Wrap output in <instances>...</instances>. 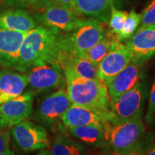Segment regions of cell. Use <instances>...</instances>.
<instances>
[{"mask_svg": "<svg viewBox=\"0 0 155 155\" xmlns=\"http://www.w3.org/2000/svg\"><path fill=\"white\" fill-rule=\"evenodd\" d=\"M59 33L40 25L25 37L19 52L17 71L25 73L31 67L58 61Z\"/></svg>", "mask_w": 155, "mask_h": 155, "instance_id": "obj_1", "label": "cell"}, {"mask_svg": "<svg viewBox=\"0 0 155 155\" xmlns=\"http://www.w3.org/2000/svg\"><path fill=\"white\" fill-rule=\"evenodd\" d=\"M66 92L71 104L109 115L110 98L106 85L99 78H83L63 71Z\"/></svg>", "mask_w": 155, "mask_h": 155, "instance_id": "obj_2", "label": "cell"}, {"mask_svg": "<svg viewBox=\"0 0 155 155\" xmlns=\"http://www.w3.org/2000/svg\"><path fill=\"white\" fill-rule=\"evenodd\" d=\"M154 140V136L147 134L141 117L121 124L111 125L108 131V146L114 152L143 154Z\"/></svg>", "mask_w": 155, "mask_h": 155, "instance_id": "obj_3", "label": "cell"}, {"mask_svg": "<svg viewBox=\"0 0 155 155\" xmlns=\"http://www.w3.org/2000/svg\"><path fill=\"white\" fill-rule=\"evenodd\" d=\"M105 22L99 19H82L73 30L59 33L60 50L83 53L91 48L106 35Z\"/></svg>", "mask_w": 155, "mask_h": 155, "instance_id": "obj_4", "label": "cell"}, {"mask_svg": "<svg viewBox=\"0 0 155 155\" xmlns=\"http://www.w3.org/2000/svg\"><path fill=\"white\" fill-rule=\"evenodd\" d=\"M147 96V86L141 81L124 94L110 100L108 121L111 125L141 117Z\"/></svg>", "mask_w": 155, "mask_h": 155, "instance_id": "obj_5", "label": "cell"}, {"mask_svg": "<svg viewBox=\"0 0 155 155\" xmlns=\"http://www.w3.org/2000/svg\"><path fill=\"white\" fill-rule=\"evenodd\" d=\"M71 104L66 90L60 88L44 98L30 118L45 127L55 129L61 125L62 116Z\"/></svg>", "mask_w": 155, "mask_h": 155, "instance_id": "obj_6", "label": "cell"}, {"mask_svg": "<svg viewBox=\"0 0 155 155\" xmlns=\"http://www.w3.org/2000/svg\"><path fill=\"white\" fill-rule=\"evenodd\" d=\"M35 12L34 17L36 21L58 33L73 30L82 21L73 12L50 0H47L41 8Z\"/></svg>", "mask_w": 155, "mask_h": 155, "instance_id": "obj_7", "label": "cell"}, {"mask_svg": "<svg viewBox=\"0 0 155 155\" xmlns=\"http://www.w3.org/2000/svg\"><path fill=\"white\" fill-rule=\"evenodd\" d=\"M25 73L28 86L34 95L63 88L65 83L63 68L58 61L31 67Z\"/></svg>", "mask_w": 155, "mask_h": 155, "instance_id": "obj_8", "label": "cell"}, {"mask_svg": "<svg viewBox=\"0 0 155 155\" xmlns=\"http://www.w3.org/2000/svg\"><path fill=\"white\" fill-rule=\"evenodd\" d=\"M10 134L17 148L25 152L43 150L50 145L47 130L42 126L27 120L12 127Z\"/></svg>", "mask_w": 155, "mask_h": 155, "instance_id": "obj_9", "label": "cell"}, {"mask_svg": "<svg viewBox=\"0 0 155 155\" xmlns=\"http://www.w3.org/2000/svg\"><path fill=\"white\" fill-rule=\"evenodd\" d=\"M132 59L133 56L125 45L114 40L108 53L97 65V76L107 86Z\"/></svg>", "mask_w": 155, "mask_h": 155, "instance_id": "obj_10", "label": "cell"}, {"mask_svg": "<svg viewBox=\"0 0 155 155\" xmlns=\"http://www.w3.org/2000/svg\"><path fill=\"white\" fill-rule=\"evenodd\" d=\"M144 62L132 59L107 85L110 100L121 96L142 81Z\"/></svg>", "mask_w": 155, "mask_h": 155, "instance_id": "obj_11", "label": "cell"}, {"mask_svg": "<svg viewBox=\"0 0 155 155\" xmlns=\"http://www.w3.org/2000/svg\"><path fill=\"white\" fill-rule=\"evenodd\" d=\"M109 115L96 110L71 104L61 118L59 129L90 124L109 127Z\"/></svg>", "mask_w": 155, "mask_h": 155, "instance_id": "obj_12", "label": "cell"}, {"mask_svg": "<svg viewBox=\"0 0 155 155\" xmlns=\"http://www.w3.org/2000/svg\"><path fill=\"white\" fill-rule=\"evenodd\" d=\"M124 45L133 59L146 63L155 55V25L139 28Z\"/></svg>", "mask_w": 155, "mask_h": 155, "instance_id": "obj_13", "label": "cell"}, {"mask_svg": "<svg viewBox=\"0 0 155 155\" xmlns=\"http://www.w3.org/2000/svg\"><path fill=\"white\" fill-rule=\"evenodd\" d=\"M33 101L34 94L29 91L0 105V114L9 127L30 117L33 111Z\"/></svg>", "mask_w": 155, "mask_h": 155, "instance_id": "obj_14", "label": "cell"}, {"mask_svg": "<svg viewBox=\"0 0 155 155\" xmlns=\"http://www.w3.org/2000/svg\"><path fill=\"white\" fill-rule=\"evenodd\" d=\"M58 62L63 71H68L83 78H98L97 65L88 60L84 53L60 50Z\"/></svg>", "mask_w": 155, "mask_h": 155, "instance_id": "obj_15", "label": "cell"}, {"mask_svg": "<svg viewBox=\"0 0 155 155\" xmlns=\"http://www.w3.org/2000/svg\"><path fill=\"white\" fill-rule=\"evenodd\" d=\"M28 33L0 29V66L17 70L19 49Z\"/></svg>", "mask_w": 155, "mask_h": 155, "instance_id": "obj_16", "label": "cell"}, {"mask_svg": "<svg viewBox=\"0 0 155 155\" xmlns=\"http://www.w3.org/2000/svg\"><path fill=\"white\" fill-rule=\"evenodd\" d=\"M110 127L90 124L62 129L61 130L65 131L71 137L87 147L104 148L108 147V131Z\"/></svg>", "mask_w": 155, "mask_h": 155, "instance_id": "obj_17", "label": "cell"}, {"mask_svg": "<svg viewBox=\"0 0 155 155\" xmlns=\"http://www.w3.org/2000/svg\"><path fill=\"white\" fill-rule=\"evenodd\" d=\"M28 84L26 74L0 70V105L23 94Z\"/></svg>", "mask_w": 155, "mask_h": 155, "instance_id": "obj_18", "label": "cell"}, {"mask_svg": "<svg viewBox=\"0 0 155 155\" xmlns=\"http://www.w3.org/2000/svg\"><path fill=\"white\" fill-rule=\"evenodd\" d=\"M37 26V21L22 9H7L0 12V29L29 32Z\"/></svg>", "mask_w": 155, "mask_h": 155, "instance_id": "obj_19", "label": "cell"}, {"mask_svg": "<svg viewBox=\"0 0 155 155\" xmlns=\"http://www.w3.org/2000/svg\"><path fill=\"white\" fill-rule=\"evenodd\" d=\"M119 0H75V10L91 18L108 23L111 10Z\"/></svg>", "mask_w": 155, "mask_h": 155, "instance_id": "obj_20", "label": "cell"}, {"mask_svg": "<svg viewBox=\"0 0 155 155\" xmlns=\"http://www.w3.org/2000/svg\"><path fill=\"white\" fill-rule=\"evenodd\" d=\"M48 147L52 155H91L88 147L71 138L63 131L54 137Z\"/></svg>", "mask_w": 155, "mask_h": 155, "instance_id": "obj_21", "label": "cell"}, {"mask_svg": "<svg viewBox=\"0 0 155 155\" xmlns=\"http://www.w3.org/2000/svg\"><path fill=\"white\" fill-rule=\"evenodd\" d=\"M114 40H116V37L106 32V35L99 42L83 53L88 60L97 65L108 53Z\"/></svg>", "mask_w": 155, "mask_h": 155, "instance_id": "obj_22", "label": "cell"}, {"mask_svg": "<svg viewBox=\"0 0 155 155\" xmlns=\"http://www.w3.org/2000/svg\"><path fill=\"white\" fill-rule=\"evenodd\" d=\"M141 22V14H138L134 10L128 13L124 25L121 33L118 36L117 40L120 42L126 41L134 34L139 27Z\"/></svg>", "mask_w": 155, "mask_h": 155, "instance_id": "obj_23", "label": "cell"}, {"mask_svg": "<svg viewBox=\"0 0 155 155\" xmlns=\"http://www.w3.org/2000/svg\"><path fill=\"white\" fill-rule=\"evenodd\" d=\"M127 14L128 13L126 12L119 10L116 7L112 9L111 17L108 22V30L107 32L115 36L116 40L124 28Z\"/></svg>", "mask_w": 155, "mask_h": 155, "instance_id": "obj_24", "label": "cell"}, {"mask_svg": "<svg viewBox=\"0 0 155 155\" xmlns=\"http://www.w3.org/2000/svg\"><path fill=\"white\" fill-rule=\"evenodd\" d=\"M47 0H5V4L19 9H29L36 11L41 8Z\"/></svg>", "mask_w": 155, "mask_h": 155, "instance_id": "obj_25", "label": "cell"}, {"mask_svg": "<svg viewBox=\"0 0 155 155\" xmlns=\"http://www.w3.org/2000/svg\"><path fill=\"white\" fill-rule=\"evenodd\" d=\"M145 122L149 127L155 126V80L150 93L148 108L145 115Z\"/></svg>", "mask_w": 155, "mask_h": 155, "instance_id": "obj_26", "label": "cell"}, {"mask_svg": "<svg viewBox=\"0 0 155 155\" xmlns=\"http://www.w3.org/2000/svg\"><path fill=\"white\" fill-rule=\"evenodd\" d=\"M152 25H155V0H152L143 10L141 14V22L139 28Z\"/></svg>", "mask_w": 155, "mask_h": 155, "instance_id": "obj_27", "label": "cell"}, {"mask_svg": "<svg viewBox=\"0 0 155 155\" xmlns=\"http://www.w3.org/2000/svg\"><path fill=\"white\" fill-rule=\"evenodd\" d=\"M10 130L7 129H0V152L10 150Z\"/></svg>", "mask_w": 155, "mask_h": 155, "instance_id": "obj_28", "label": "cell"}, {"mask_svg": "<svg viewBox=\"0 0 155 155\" xmlns=\"http://www.w3.org/2000/svg\"><path fill=\"white\" fill-rule=\"evenodd\" d=\"M53 2L57 5L62 6L77 14L75 10V0H53Z\"/></svg>", "mask_w": 155, "mask_h": 155, "instance_id": "obj_29", "label": "cell"}, {"mask_svg": "<svg viewBox=\"0 0 155 155\" xmlns=\"http://www.w3.org/2000/svg\"><path fill=\"white\" fill-rule=\"evenodd\" d=\"M141 155H155V137L152 146L150 147V149L147 152H145L144 154Z\"/></svg>", "mask_w": 155, "mask_h": 155, "instance_id": "obj_30", "label": "cell"}, {"mask_svg": "<svg viewBox=\"0 0 155 155\" xmlns=\"http://www.w3.org/2000/svg\"><path fill=\"white\" fill-rule=\"evenodd\" d=\"M9 128L7 125V122L5 121V120L4 119L3 116H2V114H0V129H7Z\"/></svg>", "mask_w": 155, "mask_h": 155, "instance_id": "obj_31", "label": "cell"}, {"mask_svg": "<svg viewBox=\"0 0 155 155\" xmlns=\"http://www.w3.org/2000/svg\"><path fill=\"white\" fill-rule=\"evenodd\" d=\"M112 155H141L139 154H135V153H117L114 152Z\"/></svg>", "mask_w": 155, "mask_h": 155, "instance_id": "obj_32", "label": "cell"}, {"mask_svg": "<svg viewBox=\"0 0 155 155\" xmlns=\"http://www.w3.org/2000/svg\"><path fill=\"white\" fill-rule=\"evenodd\" d=\"M0 155H15L12 151L9 150L8 151H6V152H0Z\"/></svg>", "mask_w": 155, "mask_h": 155, "instance_id": "obj_33", "label": "cell"}, {"mask_svg": "<svg viewBox=\"0 0 155 155\" xmlns=\"http://www.w3.org/2000/svg\"><path fill=\"white\" fill-rule=\"evenodd\" d=\"M37 155H52L51 153L50 152L49 150H43L40 153H38Z\"/></svg>", "mask_w": 155, "mask_h": 155, "instance_id": "obj_34", "label": "cell"}]
</instances>
